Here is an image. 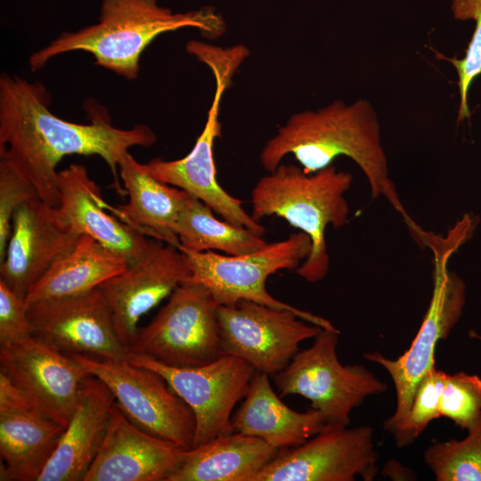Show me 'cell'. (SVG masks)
<instances>
[{
  "mask_svg": "<svg viewBox=\"0 0 481 481\" xmlns=\"http://www.w3.org/2000/svg\"><path fill=\"white\" fill-rule=\"evenodd\" d=\"M78 234L53 216L40 198L22 204L14 212L0 280L26 298L29 289L50 265L76 243Z\"/></svg>",
  "mask_w": 481,
  "mask_h": 481,
  "instance_id": "cell-19",
  "label": "cell"
},
{
  "mask_svg": "<svg viewBox=\"0 0 481 481\" xmlns=\"http://www.w3.org/2000/svg\"><path fill=\"white\" fill-rule=\"evenodd\" d=\"M338 330L322 329L306 349L273 378L280 396L299 395L320 411L327 424L346 427L352 410L387 384L361 364L343 365L338 359Z\"/></svg>",
  "mask_w": 481,
  "mask_h": 481,
  "instance_id": "cell-8",
  "label": "cell"
},
{
  "mask_svg": "<svg viewBox=\"0 0 481 481\" xmlns=\"http://www.w3.org/2000/svg\"><path fill=\"white\" fill-rule=\"evenodd\" d=\"M190 274L186 256L181 249L150 239L140 258L98 287L116 333L126 348L135 338L140 318L170 296Z\"/></svg>",
  "mask_w": 481,
  "mask_h": 481,
  "instance_id": "cell-15",
  "label": "cell"
},
{
  "mask_svg": "<svg viewBox=\"0 0 481 481\" xmlns=\"http://www.w3.org/2000/svg\"><path fill=\"white\" fill-rule=\"evenodd\" d=\"M59 204L53 216L78 235L86 234L123 257L128 264L140 258L150 239L110 211L100 187L86 167L71 164L58 172Z\"/></svg>",
  "mask_w": 481,
  "mask_h": 481,
  "instance_id": "cell-20",
  "label": "cell"
},
{
  "mask_svg": "<svg viewBox=\"0 0 481 481\" xmlns=\"http://www.w3.org/2000/svg\"><path fill=\"white\" fill-rule=\"evenodd\" d=\"M188 27L211 37L224 30L221 18L211 10L173 12L157 0H102L96 24L62 32L32 53L29 62L35 71L57 55L84 51L96 65L133 80L139 75L143 52L158 36Z\"/></svg>",
  "mask_w": 481,
  "mask_h": 481,
  "instance_id": "cell-3",
  "label": "cell"
},
{
  "mask_svg": "<svg viewBox=\"0 0 481 481\" xmlns=\"http://www.w3.org/2000/svg\"><path fill=\"white\" fill-rule=\"evenodd\" d=\"M462 440L436 442L424 452L437 481H481V413Z\"/></svg>",
  "mask_w": 481,
  "mask_h": 481,
  "instance_id": "cell-27",
  "label": "cell"
},
{
  "mask_svg": "<svg viewBox=\"0 0 481 481\" xmlns=\"http://www.w3.org/2000/svg\"><path fill=\"white\" fill-rule=\"evenodd\" d=\"M69 355L108 386L117 404L137 427L187 449L192 447L193 412L159 373L127 360Z\"/></svg>",
  "mask_w": 481,
  "mask_h": 481,
  "instance_id": "cell-10",
  "label": "cell"
},
{
  "mask_svg": "<svg viewBox=\"0 0 481 481\" xmlns=\"http://www.w3.org/2000/svg\"><path fill=\"white\" fill-rule=\"evenodd\" d=\"M180 249L195 252L218 250L230 256L254 252L268 242L261 235L215 217L213 210L188 195L175 229Z\"/></svg>",
  "mask_w": 481,
  "mask_h": 481,
  "instance_id": "cell-26",
  "label": "cell"
},
{
  "mask_svg": "<svg viewBox=\"0 0 481 481\" xmlns=\"http://www.w3.org/2000/svg\"><path fill=\"white\" fill-rule=\"evenodd\" d=\"M217 307L204 285L183 281L151 322L138 328L128 353L176 367L217 360L222 356Z\"/></svg>",
  "mask_w": 481,
  "mask_h": 481,
  "instance_id": "cell-9",
  "label": "cell"
},
{
  "mask_svg": "<svg viewBox=\"0 0 481 481\" xmlns=\"http://www.w3.org/2000/svg\"><path fill=\"white\" fill-rule=\"evenodd\" d=\"M377 460L371 427L327 424L303 444L280 450L254 481H371Z\"/></svg>",
  "mask_w": 481,
  "mask_h": 481,
  "instance_id": "cell-13",
  "label": "cell"
},
{
  "mask_svg": "<svg viewBox=\"0 0 481 481\" xmlns=\"http://www.w3.org/2000/svg\"><path fill=\"white\" fill-rule=\"evenodd\" d=\"M0 371L36 408L64 428L89 375L71 355L34 335L0 346Z\"/></svg>",
  "mask_w": 481,
  "mask_h": 481,
  "instance_id": "cell-14",
  "label": "cell"
},
{
  "mask_svg": "<svg viewBox=\"0 0 481 481\" xmlns=\"http://www.w3.org/2000/svg\"><path fill=\"white\" fill-rule=\"evenodd\" d=\"M186 256L191 274L187 280L204 285L218 306H234L249 300L296 313L302 320L322 329L336 328L328 320L281 302L265 288L266 279L280 270H297L312 250L310 237L299 231L285 240L242 256L214 251L181 249Z\"/></svg>",
  "mask_w": 481,
  "mask_h": 481,
  "instance_id": "cell-6",
  "label": "cell"
},
{
  "mask_svg": "<svg viewBox=\"0 0 481 481\" xmlns=\"http://www.w3.org/2000/svg\"><path fill=\"white\" fill-rule=\"evenodd\" d=\"M48 95L40 83L17 76L0 77V154L6 156L51 207L59 204L58 163L69 155H97L109 166L117 192L125 195L118 168L128 150L150 147L156 141L146 125L118 128L110 118L90 124L64 120L48 109Z\"/></svg>",
  "mask_w": 481,
  "mask_h": 481,
  "instance_id": "cell-1",
  "label": "cell"
},
{
  "mask_svg": "<svg viewBox=\"0 0 481 481\" xmlns=\"http://www.w3.org/2000/svg\"><path fill=\"white\" fill-rule=\"evenodd\" d=\"M29 317L33 335L64 354L127 358V348L116 333L98 288L80 296L29 304Z\"/></svg>",
  "mask_w": 481,
  "mask_h": 481,
  "instance_id": "cell-16",
  "label": "cell"
},
{
  "mask_svg": "<svg viewBox=\"0 0 481 481\" xmlns=\"http://www.w3.org/2000/svg\"><path fill=\"white\" fill-rule=\"evenodd\" d=\"M473 228L459 220L446 237L425 232L421 244L434 255L433 291L422 323L407 351L397 359L387 358L378 351L363 357L379 364L390 375L396 395L394 414L383 422L393 435L405 424L416 388L423 377L435 366V351L439 340L445 339L460 320L466 301L463 280L448 267V260L459 247L469 240Z\"/></svg>",
  "mask_w": 481,
  "mask_h": 481,
  "instance_id": "cell-5",
  "label": "cell"
},
{
  "mask_svg": "<svg viewBox=\"0 0 481 481\" xmlns=\"http://www.w3.org/2000/svg\"><path fill=\"white\" fill-rule=\"evenodd\" d=\"M243 60V54L235 48L212 47L203 53L201 61L213 71L216 90L202 132L185 157L175 160L154 159L144 167L154 178L197 198L224 221L263 236L264 226L245 211L241 200L230 195L217 182L214 159V143L221 133L222 96Z\"/></svg>",
  "mask_w": 481,
  "mask_h": 481,
  "instance_id": "cell-7",
  "label": "cell"
},
{
  "mask_svg": "<svg viewBox=\"0 0 481 481\" xmlns=\"http://www.w3.org/2000/svg\"><path fill=\"white\" fill-rule=\"evenodd\" d=\"M288 155H292L306 174L331 166L339 156L348 157L365 175L371 197L386 198L409 229L416 224L389 177L379 118L369 101L359 99L346 104L336 100L315 110L290 116L264 145L260 163L267 172H273Z\"/></svg>",
  "mask_w": 481,
  "mask_h": 481,
  "instance_id": "cell-2",
  "label": "cell"
},
{
  "mask_svg": "<svg viewBox=\"0 0 481 481\" xmlns=\"http://www.w3.org/2000/svg\"><path fill=\"white\" fill-rule=\"evenodd\" d=\"M469 335L470 338L477 339L481 343V334H479L477 331L471 330H469Z\"/></svg>",
  "mask_w": 481,
  "mask_h": 481,
  "instance_id": "cell-33",
  "label": "cell"
},
{
  "mask_svg": "<svg viewBox=\"0 0 481 481\" xmlns=\"http://www.w3.org/2000/svg\"><path fill=\"white\" fill-rule=\"evenodd\" d=\"M37 198L32 183L6 156L0 154V262L5 255L14 212L22 204Z\"/></svg>",
  "mask_w": 481,
  "mask_h": 481,
  "instance_id": "cell-31",
  "label": "cell"
},
{
  "mask_svg": "<svg viewBox=\"0 0 481 481\" xmlns=\"http://www.w3.org/2000/svg\"><path fill=\"white\" fill-rule=\"evenodd\" d=\"M269 375L256 371L239 409L232 415L234 432L258 437L279 450L303 444L327 425L318 410L298 412L276 395Z\"/></svg>",
  "mask_w": 481,
  "mask_h": 481,
  "instance_id": "cell-23",
  "label": "cell"
},
{
  "mask_svg": "<svg viewBox=\"0 0 481 481\" xmlns=\"http://www.w3.org/2000/svg\"><path fill=\"white\" fill-rule=\"evenodd\" d=\"M118 171L128 201L110 211L142 234L180 249L175 229L189 193L154 178L129 152Z\"/></svg>",
  "mask_w": 481,
  "mask_h": 481,
  "instance_id": "cell-22",
  "label": "cell"
},
{
  "mask_svg": "<svg viewBox=\"0 0 481 481\" xmlns=\"http://www.w3.org/2000/svg\"><path fill=\"white\" fill-rule=\"evenodd\" d=\"M439 412L458 428L467 429L481 413V378L464 371L447 374Z\"/></svg>",
  "mask_w": 481,
  "mask_h": 481,
  "instance_id": "cell-30",
  "label": "cell"
},
{
  "mask_svg": "<svg viewBox=\"0 0 481 481\" xmlns=\"http://www.w3.org/2000/svg\"><path fill=\"white\" fill-rule=\"evenodd\" d=\"M279 451L249 435L219 436L188 449L167 481H254Z\"/></svg>",
  "mask_w": 481,
  "mask_h": 481,
  "instance_id": "cell-24",
  "label": "cell"
},
{
  "mask_svg": "<svg viewBox=\"0 0 481 481\" xmlns=\"http://www.w3.org/2000/svg\"><path fill=\"white\" fill-rule=\"evenodd\" d=\"M127 261L89 235L81 234L29 289L28 305L84 295L124 271Z\"/></svg>",
  "mask_w": 481,
  "mask_h": 481,
  "instance_id": "cell-25",
  "label": "cell"
},
{
  "mask_svg": "<svg viewBox=\"0 0 481 481\" xmlns=\"http://www.w3.org/2000/svg\"><path fill=\"white\" fill-rule=\"evenodd\" d=\"M126 360L159 373L192 409L196 420L192 448L234 432L232 410L244 398L256 373L249 363L232 355L193 367L169 366L129 353Z\"/></svg>",
  "mask_w": 481,
  "mask_h": 481,
  "instance_id": "cell-11",
  "label": "cell"
},
{
  "mask_svg": "<svg viewBox=\"0 0 481 481\" xmlns=\"http://www.w3.org/2000/svg\"><path fill=\"white\" fill-rule=\"evenodd\" d=\"M32 335L29 305L0 280V346L16 343Z\"/></svg>",
  "mask_w": 481,
  "mask_h": 481,
  "instance_id": "cell-32",
  "label": "cell"
},
{
  "mask_svg": "<svg viewBox=\"0 0 481 481\" xmlns=\"http://www.w3.org/2000/svg\"><path fill=\"white\" fill-rule=\"evenodd\" d=\"M187 450L140 428L115 402L102 445L83 481H167Z\"/></svg>",
  "mask_w": 481,
  "mask_h": 481,
  "instance_id": "cell-17",
  "label": "cell"
},
{
  "mask_svg": "<svg viewBox=\"0 0 481 481\" xmlns=\"http://www.w3.org/2000/svg\"><path fill=\"white\" fill-rule=\"evenodd\" d=\"M115 397L89 374L78 403L37 481H83L102 445Z\"/></svg>",
  "mask_w": 481,
  "mask_h": 481,
  "instance_id": "cell-21",
  "label": "cell"
},
{
  "mask_svg": "<svg viewBox=\"0 0 481 481\" xmlns=\"http://www.w3.org/2000/svg\"><path fill=\"white\" fill-rule=\"evenodd\" d=\"M446 375L444 371L434 367L420 380L407 420L394 434L397 447L403 448L412 444L432 420L441 417L439 404Z\"/></svg>",
  "mask_w": 481,
  "mask_h": 481,
  "instance_id": "cell-29",
  "label": "cell"
},
{
  "mask_svg": "<svg viewBox=\"0 0 481 481\" xmlns=\"http://www.w3.org/2000/svg\"><path fill=\"white\" fill-rule=\"evenodd\" d=\"M303 321L292 311L249 300L218 306L222 355L240 358L256 371L273 377L289 365L302 341L322 329Z\"/></svg>",
  "mask_w": 481,
  "mask_h": 481,
  "instance_id": "cell-12",
  "label": "cell"
},
{
  "mask_svg": "<svg viewBox=\"0 0 481 481\" xmlns=\"http://www.w3.org/2000/svg\"><path fill=\"white\" fill-rule=\"evenodd\" d=\"M353 176L330 166L312 174L301 167L281 163L261 177L251 191V216L257 222L276 216L306 233L312 241L308 257L296 270L306 281L322 280L330 268L325 230L343 227L349 206L345 199Z\"/></svg>",
  "mask_w": 481,
  "mask_h": 481,
  "instance_id": "cell-4",
  "label": "cell"
},
{
  "mask_svg": "<svg viewBox=\"0 0 481 481\" xmlns=\"http://www.w3.org/2000/svg\"><path fill=\"white\" fill-rule=\"evenodd\" d=\"M64 429L0 371L1 481H37Z\"/></svg>",
  "mask_w": 481,
  "mask_h": 481,
  "instance_id": "cell-18",
  "label": "cell"
},
{
  "mask_svg": "<svg viewBox=\"0 0 481 481\" xmlns=\"http://www.w3.org/2000/svg\"><path fill=\"white\" fill-rule=\"evenodd\" d=\"M451 12L456 20H473L475 29L462 58H444L452 64L458 75L460 102L457 123L471 116L469 91L481 75V0H451Z\"/></svg>",
  "mask_w": 481,
  "mask_h": 481,
  "instance_id": "cell-28",
  "label": "cell"
}]
</instances>
